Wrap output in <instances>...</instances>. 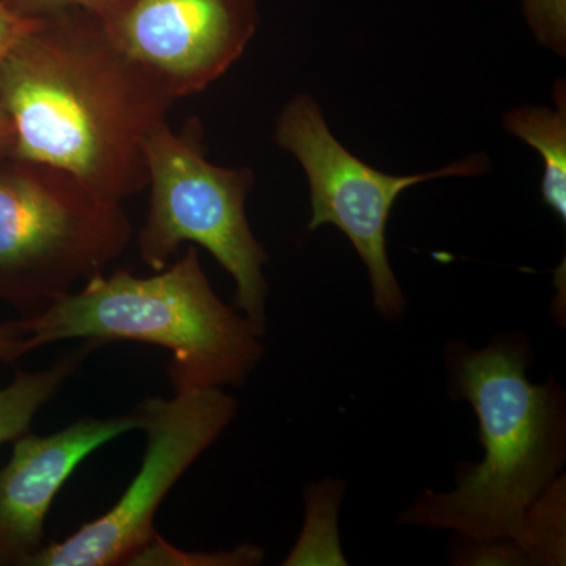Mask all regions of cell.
<instances>
[{
    "label": "cell",
    "mask_w": 566,
    "mask_h": 566,
    "mask_svg": "<svg viewBox=\"0 0 566 566\" xmlns=\"http://www.w3.org/2000/svg\"><path fill=\"white\" fill-rule=\"evenodd\" d=\"M536 39L560 54L565 52V0H523Z\"/></svg>",
    "instance_id": "cell-13"
},
{
    "label": "cell",
    "mask_w": 566,
    "mask_h": 566,
    "mask_svg": "<svg viewBox=\"0 0 566 566\" xmlns=\"http://www.w3.org/2000/svg\"><path fill=\"white\" fill-rule=\"evenodd\" d=\"M36 20H22L0 3V50L9 46L21 33L28 31Z\"/></svg>",
    "instance_id": "cell-16"
},
{
    "label": "cell",
    "mask_w": 566,
    "mask_h": 566,
    "mask_svg": "<svg viewBox=\"0 0 566 566\" xmlns=\"http://www.w3.org/2000/svg\"><path fill=\"white\" fill-rule=\"evenodd\" d=\"M82 342L80 348L62 353L43 370H17L10 385L0 389V447L29 433L40 409L54 400L85 359L104 346L96 340Z\"/></svg>",
    "instance_id": "cell-11"
},
{
    "label": "cell",
    "mask_w": 566,
    "mask_h": 566,
    "mask_svg": "<svg viewBox=\"0 0 566 566\" xmlns=\"http://www.w3.org/2000/svg\"><path fill=\"white\" fill-rule=\"evenodd\" d=\"M123 205H107L48 164L0 161V301L20 319L43 314L102 274L133 240Z\"/></svg>",
    "instance_id": "cell-5"
},
{
    "label": "cell",
    "mask_w": 566,
    "mask_h": 566,
    "mask_svg": "<svg viewBox=\"0 0 566 566\" xmlns=\"http://www.w3.org/2000/svg\"><path fill=\"white\" fill-rule=\"evenodd\" d=\"M17 322L33 349L63 340L167 349L174 394L243 386L263 356L260 335L216 294L192 244L150 277L128 270L96 274L43 314Z\"/></svg>",
    "instance_id": "cell-3"
},
{
    "label": "cell",
    "mask_w": 566,
    "mask_h": 566,
    "mask_svg": "<svg viewBox=\"0 0 566 566\" xmlns=\"http://www.w3.org/2000/svg\"><path fill=\"white\" fill-rule=\"evenodd\" d=\"M35 352L29 335L18 322L0 324V365L14 364L25 354Z\"/></svg>",
    "instance_id": "cell-15"
},
{
    "label": "cell",
    "mask_w": 566,
    "mask_h": 566,
    "mask_svg": "<svg viewBox=\"0 0 566 566\" xmlns=\"http://www.w3.org/2000/svg\"><path fill=\"white\" fill-rule=\"evenodd\" d=\"M137 430L139 420L129 412L84 417L55 433H25L13 441L9 463L0 469V566H31L46 546L51 505L73 472L99 447Z\"/></svg>",
    "instance_id": "cell-9"
},
{
    "label": "cell",
    "mask_w": 566,
    "mask_h": 566,
    "mask_svg": "<svg viewBox=\"0 0 566 566\" xmlns=\"http://www.w3.org/2000/svg\"><path fill=\"white\" fill-rule=\"evenodd\" d=\"M145 434L139 472L104 515L61 543L40 551L31 566H123L158 531L164 499L238 415V403L219 387L148 397L134 408Z\"/></svg>",
    "instance_id": "cell-7"
},
{
    "label": "cell",
    "mask_w": 566,
    "mask_h": 566,
    "mask_svg": "<svg viewBox=\"0 0 566 566\" xmlns=\"http://www.w3.org/2000/svg\"><path fill=\"white\" fill-rule=\"evenodd\" d=\"M263 557L262 547L255 545L238 546L237 549L219 553H192L170 545L158 534L123 566H253L262 564Z\"/></svg>",
    "instance_id": "cell-12"
},
{
    "label": "cell",
    "mask_w": 566,
    "mask_h": 566,
    "mask_svg": "<svg viewBox=\"0 0 566 566\" xmlns=\"http://www.w3.org/2000/svg\"><path fill=\"white\" fill-rule=\"evenodd\" d=\"M274 144L297 159L311 188V232L331 223L348 238L365 263L374 307L387 319L403 315L406 301L387 256V222L398 197L420 182L449 177H475L490 170L486 155L476 153L438 170L389 175L360 161L331 133L322 107L297 93L275 122Z\"/></svg>",
    "instance_id": "cell-6"
},
{
    "label": "cell",
    "mask_w": 566,
    "mask_h": 566,
    "mask_svg": "<svg viewBox=\"0 0 566 566\" xmlns=\"http://www.w3.org/2000/svg\"><path fill=\"white\" fill-rule=\"evenodd\" d=\"M106 2L107 0H0L7 10L22 20H41L73 9L96 11Z\"/></svg>",
    "instance_id": "cell-14"
},
{
    "label": "cell",
    "mask_w": 566,
    "mask_h": 566,
    "mask_svg": "<svg viewBox=\"0 0 566 566\" xmlns=\"http://www.w3.org/2000/svg\"><path fill=\"white\" fill-rule=\"evenodd\" d=\"M9 46L0 50V59H2L3 52H6ZM13 128H11L9 117H7L6 111H3L2 104H0V161L7 158H13Z\"/></svg>",
    "instance_id": "cell-17"
},
{
    "label": "cell",
    "mask_w": 566,
    "mask_h": 566,
    "mask_svg": "<svg viewBox=\"0 0 566 566\" xmlns=\"http://www.w3.org/2000/svg\"><path fill=\"white\" fill-rule=\"evenodd\" d=\"M93 13L175 102L221 80L260 28L259 0H107Z\"/></svg>",
    "instance_id": "cell-8"
},
{
    "label": "cell",
    "mask_w": 566,
    "mask_h": 566,
    "mask_svg": "<svg viewBox=\"0 0 566 566\" xmlns=\"http://www.w3.org/2000/svg\"><path fill=\"white\" fill-rule=\"evenodd\" d=\"M452 389L474 406L482 463L458 472L450 493L424 491L401 524L453 528L479 543L520 545L528 512L556 482L566 455L565 398L556 382L527 378L523 346H452Z\"/></svg>",
    "instance_id": "cell-2"
},
{
    "label": "cell",
    "mask_w": 566,
    "mask_h": 566,
    "mask_svg": "<svg viewBox=\"0 0 566 566\" xmlns=\"http://www.w3.org/2000/svg\"><path fill=\"white\" fill-rule=\"evenodd\" d=\"M174 103L91 10L36 20L0 59L13 158L65 170L107 205L147 189L144 140Z\"/></svg>",
    "instance_id": "cell-1"
},
{
    "label": "cell",
    "mask_w": 566,
    "mask_h": 566,
    "mask_svg": "<svg viewBox=\"0 0 566 566\" xmlns=\"http://www.w3.org/2000/svg\"><path fill=\"white\" fill-rule=\"evenodd\" d=\"M556 109L517 106L504 117L506 133L526 142L542 155V196L547 208L566 221V88L558 80L554 87Z\"/></svg>",
    "instance_id": "cell-10"
},
{
    "label": "cell",
    "mask_w": 566,
    "mask_h": 566,
    "mask_svg": "<svg viewBox=\"0 0 566 566\" xmlns=\"http://www.w3.org/2000/svg\"><path fill=\"white\" fill-rule=\"evenodd\" d=\"M202 122L189 118L180 133L159 123L144 140L148 212L137 237L142 262L155 273L189 243L207 249L237 283L234 305L256 335L268 329L270 285L264 245L249 226L245 205L255 186L251 167H223L205 151Z\"/></svg>",
    "instance_id": "cell-4"
}]
</instances>
